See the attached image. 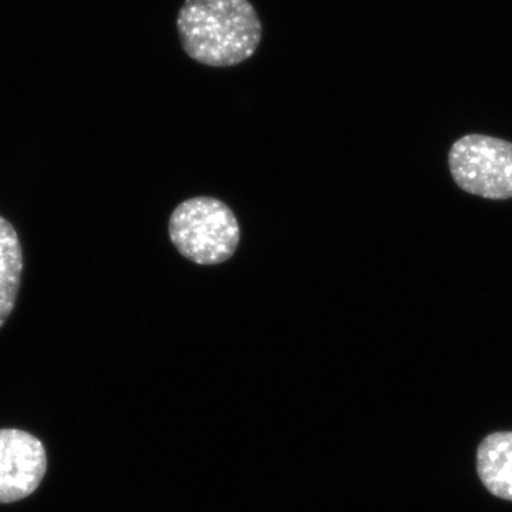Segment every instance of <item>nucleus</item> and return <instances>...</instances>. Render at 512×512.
<instances>
[{
	"mask_svg": "<svg viewBox=\"0 0 512 512\" xmlns=\"http://www.w3.org/2000/svg\"><path fill=\"white\" fill-rule=\"evenodd\" d=\"M177 32L185 55L208 67H234L255 55L264 35L249 0H185Z\"/></svg>",
	"mask_w": 512,
	"mask_h": 512,
	"instance_id": "nucleus-1",
	"label": "nucleus"
},
{
	"mask_svg": "<svg viewBox=\"0 0 512 512\" xmlns=\"http://www.w3.org/2000/svg\"><path fill=\"white\" fill-rule=\"evenodd\" d=\"M168 234L177 251L197 265L227 262L241 241L234 211L212 197L181 202L171 214Z\"/></svg>",
	"mask_w": 512,
	"mask_h": 512,
	"instance_id": "nucleus-2",
	"label": "nucleus"
},
{
	"mask_svg": "<svg viewBox=\"0 0 512 512\" xmlns=\"http://www.w3.org/2000/svg\"><path fill=\"white\" fill-rule=\"evenodd\" d=\"M477 471L491 494L512 501V431L494 433L481 441Z\"/></svg>",
	"mask_w": 512,
	"mask_h": 512,
	"instance_id": "nucleus-5",
	"label": "nucleus"
},
{
	"mask_svg": "<svg viewBox=\"0 0 512 512\" xmlns=\"http://www.w3.org/2000/svg\"><path fill=\"white\" fill-rule=\"evenodd\" d=\"M23 269L25 262L18 232L0 215V329L15 311Z\"/></svg>",
	"mask_w": 512,
	"mask_h": 512,
	"instance_id": "nucleus-6",
	"label": "nucleus"
},
{
	"mask_svg": "<svg viewBox=\"0 0 512 512\" xmlns=\"http://www.w3.org/2000/svg\"><path fill=\"white\" fill-rule=\"evenodd\" d=\"M47 471L42 441L16 429H0V504L16 503L35 493Z\"/></svg>",
	"mask_w": 512,
	"mask_h": 512,
	"instance_id": "nucleus-4",
	"label": "nucleus"
},
{
	"mask_svg": "<svg viewBox=\"0 0 512 512\" xmlns=\"http://www.w3.org/2000/svg\"><path fill=\"white\" fill-rule=\"evenodd\" d=\"M451 177L467 194L503 201L512 198V143L483 134L461 137L448 153Z\"/></svg>",
	"mask_w": 512,
	"mask_h": 512,
	"instance_id": "nucleus-3",
	"label": "nucleus"
}]
</instances>
